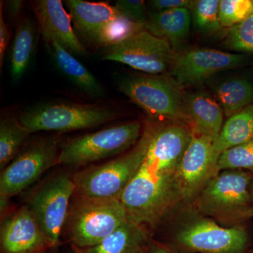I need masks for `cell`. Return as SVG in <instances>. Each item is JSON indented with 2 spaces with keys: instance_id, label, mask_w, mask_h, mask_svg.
Returning a JSON list of instances; mask_svg holds the SVG:
<instances>
[{
  "instance_id": "277c9868",
  "label": "cell",
  "mask_w": 253,
  "mask_h": 253,
  "mask_svg": "<svg viewBox=\"0 0 253 253\" xmlns=\"http://www.w3.org/2000/svg\"><path fill=\"white\" fill-rule=\"evenodd\" d=\"M117 113L106 106L74 103H44L26 109L19 121L30 133L88 129L110 122Z\"/></svg>"
},
{
  "instance_id": "83f0119b",
  "label": "cell",
  "mask_w": 253,
  "mask_h": 253,
  "mask_svg": "<svg viewBox=\"0 0 253 253\" xmlns=\"http://www.w3.org/2000/svg\"><path fill=\"white\" fill-rule=\"evenodd\" d=\"M224 44L238 52L253 53V14L229 28Z\"/></svg>"
},
{
  "instance_id": "f546056e",
  "label": "cell",
  "mask_w": 253,
  "mask_h": 253,
  "mask_svg": "<svg viewBox=\"0 0 253 253\" xmlns=\"http://www.w3.org/2000/svg\"><path fill=\"white\" fill-rule=\"evenodd\" d=\"M114 6L120 14L133 22L145 26L149 14L143 0H118Z\"/></svg>"
},
{
  "instance_id": "8992f818",
  "label": "cell",
  "mask_w": 253,
  "mask_h": 253,
  "mask_svg": "<svg viewBox=\"0 0 253 253\" xmlns=\"http://www.w3.org/2000/svg\"><path fill=\"white\" fill-rule=\"evenodd\" d=\"M118 89L154 118L184 121L181 88L161 75L127 76L118 83Z\"/></svg>"
},
{
  "instance_id": "5bb4252c",
  "label": "cell",
  "mask_w": 253,
  "mask_h": 253,
  "mask_svg": "<svg viewBox=\"0 0 253 253\" xmlns=\"http://www.w3.org/2000/svg\"><path fill=\"white\" fill-rule=\"evenodd\" d=\"M33 9L45 43L56 41L73 55L86 56L87 51L78 39L71 18L61 0H36Z\"/></svg>"
},
{
  "instance_id": "603a6c76",
  "label": "cell",
  "mask_w": 253,
  "mask_h": 253,
  "mask_svg": "<svg viewBox=\"0 0 253 253\" xmlns=\"http://www.w3.org/2000/svg\"><path fill=\"white\" fill-rule=\"evenodd\" d=\"M213 92L226 117L253 104V82L246 77H232L213 86Z\"/></svg>"
},
{
  "instance_id": "1f68e13d",
  "label": "cell",
  "mask_w": 253,
  "mask_h": 253,
  "mask_svg": "<svg viewBox=\"0 0 253 253\" xmlns=\"http://www.w3.org/2000/svg\"><path fill=\"white\" fill-rule=\"evenodd\" d=\"M2 2L0 4V67L2 68L9 42V32L3 16Z\"/></svg>"
},
{
  "instance_id": "2e32d148",
  "label": "cell",
  "mask_w": 253,
  "mask_h": 253,
  "mask_svg": "<svg viewBox=\"0 0 253 253\" xmlns=\"http://www.w3.org/2000/svg\"><path fill=\"white\" fill-rule=\"evenodd\" d=\"M182 112L193 134L208 136L213 141L217 139L224 120V111L217 100L203 91L188 93L183 96Z\"/></svg>"
},
{
  "instance_id": "d4e9b609",
  "label": "cell",
  "mask_w": 253,
  "mask_h": 253,
  "mask_svg": "<svg viewBox=\"0 0 253 253\" xmlns=\"http://www.w3.org/2000/svg\"><path fill=\"white\" fill-rule=\"evenodd\" d=\"M144 29V25L133 22L120 14L116 19L96 32L89 41L95 45L105 49L120 44Z\"/></svg>"
},
{
  "instance_id": "ba28073f",
  "label": "cell",
  "mask_w": 253,
  "mask_h": 253,
  "mask_svg": "<svg viewBox=\"0 0 253 253\" xmlns=\"http://www.w3.org/2000/svg\"><path fill=\"white\" fill-rule=\"evenodd\" d=\"M176 55L167 41L144 29L120 44L105 48L102 59L124 63L146 74L161 75L170 69Z\"/></svg>"
},
{
  "instance_id": "ac0fdd59",
  "label": "cell",
  "mask_w": 253,
  "mask_h": 253,
  "mask_svg": "<svg viewBox=\"0 0 253 253\" xmlns=\"http://www.w3.org/2000/svg\"><path fill=\"white\" fill-rule=\"evenodd\" d=\"M191 18V13L186 8L151 12L145 23V29L167 41L177 54L189 36Z\"/></svg>"
},
{
  "instance_id": "4316f807",
  "label": "cell",
  "mask_w": 253,
  "mask_h": 253,
  "mask_svg": "<svg viewBox=\"0 0 253 253\" xmlns=\"http://www.w3.org/2000/svg\"><path fill=\"white\" fill-rule=\"evenodd\" d=\"M217 168L218 172L244 169L253 172V138L223 152L218 158Z\"/></svg>"
},
{
  "instance_id": "cb8c5ba5",
  "label": "cell",
  "mask_w": 253,
  "mask_h": 253,
  "mask_svg": "<svg viewBox=\"0 0 253 253\" xmlns=\"http://www.w3.org/2000/svg\"><path fill=\"white\" fill-rule=\"evenodd\" d=\"M31 133L14 116L1 118L0 122V168L1 171L19 153Z\"/></svg>"
},
{
  "instance_id": "4fadbf2b",
  "label": "cell",
  "mask_w": 253,
  "mask_h": 253,
  "mask_svg": "<svg viewBox=\"0 0 253 253\" xmlns=\"http://www.w3.org/2000/svg\"><path fill=\"white\" fill-rule=\"evenodd\" d=\"M213 140L193 134L176 170L181 201H193L218 174L212 151Z\"/></svg>"
},
{
  "instance_id": "d6986e66",
  "label": "cell",
  "mask_w": 253,
  "mask_h": 253,
  "mask_svg": "<svg viewBox=\"0 0 253 253\" xmlns=\"http://www.w3.org/2000/svg\"><path fill=\"white\" fill-rule=\"evenodd\" d=\"M74 31L89 40L107 23L119 16V12L106 2H91L84 0H66Z\"/></svg>"
},
{
  "instance_id": "8d00e7d4",
  "label": "cell",
  "mask_w": 253,
  "mask_h": 253,
  "mask_svg": "<svg viewBox=\"0 0 253 253\" xmlns=\"http://www.w3.org/2000/svg\"><path fill=\"white\" fill-rule=\"evenodd\" d=\"M252 253H253V251H252Z\"/></svg>"
},
{
  "instance_id": "3957f363",
  "label": "cell",
  "mask_w": 253,
  "mask_h": 253,
  "mask_svg": "<svg viewBox=\"0 0 253 253\" xmlns=\"http://www.w3.org/2000/svg\"><path fill=\"white\" fill-rule=\"evenodd\" d=\"M154 126H147L137 144L127 154L75 176L76 191L81 198L119 199L144 162Z\"/></svg>"
},
{
  "instance_id": "e0dca14e",
  "label": "cell",
  "mask_w": 253,
  "mask_h": 253,
  "mask_svg": "<svg viewBox=\"0 0 253 253\" xmlns=\"http://www.w3.org/2000/svg\"><path fill=\"white\" fill-rule=\"evenodd\" d=\"M46 46L56 67L76 87L91 97H104V86L74 55L56 41L46 42Z\"/></svg>"
},
{
  "instance_id": "7a4b0ae2",
  "label": "cell",
  "mask_w": 253,
  "mask_h": 253,
  "mask_svg": "<svg viewBox=\"0 0 253 253\" xmlns=\"http://www.w3.org/2000/svg\"><path fill=\"white\" fill-rule=\"evenodd\" d=\"M252 173L224 170L218 173L195 199L193 204L201 214L214 217L230 227L253 217Z\"/></svg>"
},
{
  "instance_id": "4dcf8cb0",
  "label": "cell",
  "mask_w": 253,
  "mask_h": 253,
  "mask_svg": "<svg viewBox=\"0 0 253 253\" xmlns=\"http://www.w3.org/2000/svg\"><path fill=\"white\" fill-rule=\"evenodd\" d=\"M192 2L190 0H151L148 1V4L153 12H161L180 8L190 9Z\"/></svg>"
},
{
  "instance_id": "7c38bea8",
  "label": "cell",
  "mask_w": 253,
  "mask_h": 253,
  "mask_svg": "<svg viewBox=\"0 0 253 253\" xmlns=\"http://www.w3.org/2000/svg\"><path fill=\"white\" fill-rule=\"evenodd\" d=\"M246 54H230L219 50L194 49L177 53L170 69V78L180 88L202 84L222 71L243 66Z\"/></svg>"
},
{
  "instance_id": "5b68a950",
  "label": "cell",
  "mask_w": 253,
  "mask_h": 253,
  "mask_svg": "<svg viewBox=\"0 0 253 253\" xmlns=\"http://www.w3.org/2000/svg\"><path fill=\"white\" fill-rule=\"evenodd\" d=\"M67 218L68 234L76 249L96 246L129 219L119 199L84 198L68 212Z\"/></svg>"
},
{
  "instance_id": "6da1fadb",
  "label": "cell",
  "mask_w": 253,
  "mask_h": 253,
  "mask_svg": "<svg viewBox=\"0 0 253 253\" xmlns=\"http://www.w3.org/2000/svg\"><path fill=\"white\" fill-rule=\"evenodd\" d=\"M119 200L129 219L154 226L181 201L176 171L156 169L143 162Z\"/></svg>"
},
{
  "instance_id": "44dd1931",
  "label": "cell",
  "mask_w": 253,
  "mask_h": 253,
  "mask_svg": "<svg viewBox=\"0 0 253 253\" xmlns=\"http://www.w3.org/2000/svg\"><path fill=\"white\" fill-rule=\"evenodd\" d=\"M36 27L31 19L23 20L16 27L9 53L13 81L21 79L29 68L36 48Z\"/></svg>"
},
{
  "instance_id": "484cf974",
  "label": "cell",
  "mask_w": 253,
  "mask_h": 253,
  "mask_svg": "<svg viewBox=\"0 0 253 253\" xmlns=\"http://www.w3.org/2000/svg\"><path fill=\"white\" fill-rule=\"evenodd\" d=\"M219 0H196L191 4V15L196 28L201 33L211 35L221 29Z\"/></svg>"
},
{
  "instance_id": "8fae6325",
  "label": "cell",
  "mask_w": 253,
  "mask_h": 253,
  "mask_svg": "<svg viewBox=\"0 0 253 253\" xmlns=\"http://www.w3.org/2000/svg\"><path fill=\"white\" fill-rule=\"evenodd\" d=\"M76 189L74 180L62 174L50 179L32 197L30 209L50 248L59 244L61 231L69 212L70 200Z\"/></svg>"
},
{
  "instance_id": "7402d4cb",
  "label": "cell",
  "mask_w": 253,
  "mask_h": 253,
  "mask_svg": "<svg viewBox=\"0 0 253 253\" xmlns=\"http://www.w3.org/2000/svg\"><path fill=\"white\" fill-rule=\"evenodd\" d=\"M253 138V104L228 118L217 139L213 141L214 159L226 150L247 142Z\"/></svg>"
},
{
  "instance_id": "9a60e30c",
  "label": "cell",
  "mask_w": 253,
  "mask_h": 253,
  "mask_svg": "<svg viewBox=\"0 0 253 253\" xmlns=\"http://www.w3.org/2000/svg\"><path fill=\"white\" fill-rule=\"evenodd\" d=\"M1 247L4 253H44L50 249L36 217L23 207L1 226Z\"/></svg>"
},
{
  "instance_id": "d6a6232c",
  "label": "cell",
  "mask_w": 253,
  "mask_h": 253,
  "mask_svg": "<svg viewBox=\"0 0 253 253\" xmlns=\"http://www.w3.org/2000/svg\"><path fill=\"white\" fill-rule=\"evenodd\" d=\"M6 9L12 18L17 17L22 9L23 1L21 0H9L6 1Z\"/></svg>"
},
{
  "instance_id": "9c48e42d",
  "label": "cell",
  "mask_w": 253,
  "mask_h": 253,
  "mask_svg": "<svg viewBox=\"0 0 253 253\" xmlns=\"http://www.w3.org/2000/svg\"><path fill=\"white\" fill-rule=\"evenodd\" d=\"M58 141L55 138L30 143L1 171L0 196L9 199L31 186L57 163Z\"/></svg>"
},
{
  "instance_id": "52a82bcc",
  "label": "cell",
  "mask_w": 253,
  "mask_h": 253,
  "mask_svg": "<svg viewBox=\"0 0 253 253\" xmlns=\"http://www.w3.org/2000/svg\"><path fill=\"white\" fill-rule=\"evenodd\" d=\"M139 122H131L106 128L76 138L63 146L57 164L78 166L124 152L141 136Z\"/></svg>"
},
{
  "instance_id": "f1b7e54d",
  "label": "cell",
  "mask_w": 253,
  "mask_h": 253,
  "mask_svg": "<svg viewBox=\"0 0 253 253\" xmlns=\"http://www.w3.org/2000/svg\"><path fill=\"white\" fill-rule=\"evenodd\" d=\"M253 14V0H221L219 21L222 28H230Z\"/></svg>"
},
{
  "instance_id": "ffe728a7",
  "label": "cell",
  "mask_w": 253,
  "mask_h": 253,
  "mask_svg": "<svg viewBox=\"0 0 253 253\" xmlns=\"http://www.w3.org/2000/svg\"><path fill=\"white\" fill-rule=\"evenodd\" d=\"M147 241L143 225L129 219L99 244L76 251L78 253H141L146 249Z\"/></svg>"
},
{
  "instance_id": "e575fe53",
  "label": "cell",
  "mask_w": 253,
  "mask_h": 253,
  "mask_svg": "<svg viewBox=\"0 0 253 253\" xmlns=\"http://www.w3.org/2000/svg\"><path fill=\"white\" fill-rule=\"evenodd\" d=\"M251 194H252L253 201V180L252 185H251Z\"/></svg>"
},
{
  "instance_id": "30bf717a",
  "label": "cell",
  "mask_w": 253,
  "mask_h": 253,
  "mask_svg": "<svg viewBox=\"0 0 253 253\" xmlns=\"http://www.w3.org/2000/svg\"><path fill=\"white\" fill-rule=\"evenodd\" d=\"M176 241L189 252L244 253L249 235L244 226L224 227L212 219L198 218L181 226Z\"/></svg>"
},
{
  "instance_id": "d590c367",
  "label": "cell",
  "mask_w": 253,
  "mask_h": 253,
  "mask_svg": "<svg viewBox=\"0 0 253 253\" xmlns=\"http://www.w3.org/2000/svg\"><path fill=\"white\" fill-rule=\"evenodd\" d=\"M141 253H148L147 249H144V251H141Z\"/></svg>"
},
{
  "instance_id": "836d02e7",
  "label": "cell",
  "mask_w": 253,
  "mask_h": 253,
  "mask_svg": "<svg viewBox=\"0 0 253 253\" xmlns=\"http://www.w3.org/2000/svg\"><path fill=\"white\" fill-rule=\"evenodd\" d=\"M147 251L149 253H176L166 246L156 242L150 243Z\"/></svg>"
}]
</instances>
